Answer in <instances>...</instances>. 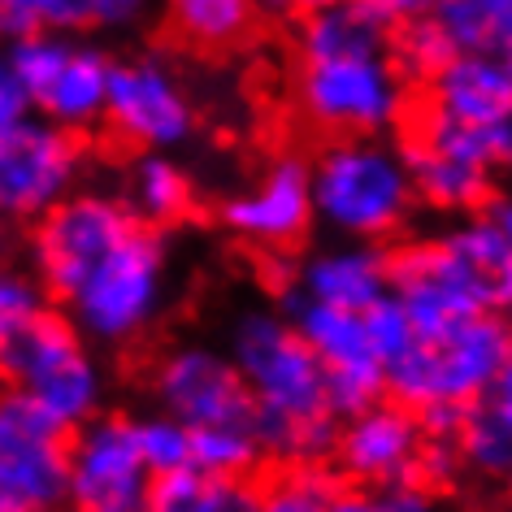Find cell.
I'll list each match as a JSON object with an SVG mask.
<instances>
[{
    "label": "cell",
    "instance_id": "obj_8",
    "mask_svg": "<svg viewBox=\"0 0 512 512\" xmlns=\"http://www.w3.org/2000/svg\"><path fill=\"white\" fill-rule=\"evenodd\" d=\"M5 48L35 118L83 139L105 126L113 61L118 57L96 48L87 35H61V31H40Z\"/></svg>",
    "mask_w": 512,
    "mask_h": 512
},
{
    "label": "cell",
    "instance_id": "obj_22",
    "mask_svg": "<svg viewBox=\"0 0 512 512\" xmlns=\"http://www.w3.org/2000/svg\"><path fill=\"white\" fill-rule=\"evenodd\" d=\"M261 14V0H161V18L170 35L204 57L243 48L261 27Z\"/></svg>",
    "mask_w": 512,
    "mask_h": 512
},
{
    "label": "cell",
    "instance_id": "obj_27",
    "mask_svg": "<svg viewBox=\"0 0 512 512\" xmlns=\"http://www.w3.org/2000/svg\"><path fill=\"white\" fill-rule=\"evenodd\" d=\"M430 18L456 53H495L512 22V0H439Z\"/></svg>",
    "mask_w": 512,
    "mask_h": 512
},
{
    "label": "cell",
    "instance_id": "obj_35",
    "mask_svg": "<svg viewBox=\"0 0 512 512\" xmlns=\"http://www.w3.org/2000/svg\"><path fill=\"white\" fill-rule=\"evenodd\" d=\"M369 9H374V14L387 22V27H408V22H421V18H430L434 14V5H439V0H365Z\"/></svg>",
    "mask_w": 512,
    "mask_h": 512
},
{
    "label": "cell",
    "instance_id": "obj_28",
    "mask_svg": "<svg viewBox=\"0 0 512 512\" xmlns=\"http://www.w3.org/2000/svg\"><path fill=\"white\" fill-rule=\"evenodd\" d=\"M335 491L330 465H278L274 478L256 486V512H326Z\"/></svg>",
    "mask_w": 512,
    "mask_h": 512
},
{
    "label": "cell",
    "instance_id": "obj_30",
    "mask_svg": "<svg viewBox=\"0 0 512 512\" xmlns=\"http://www.w3.org/2000/svg\"><path fill=\"white\" fill-rule=\"evenodd\" d=\"M135 421H139V447H144L152 473H174L191 465V430L178 417L148 408V413H135Z\"/></svg>",
    "mask_w": 512,
    "mask_h": 512
},
{
    "label": "cell",
    "instance_id": "obj_14",
    "mask_svg": "<svg viewBox=\"0 0 512 512\" xmlns=\"http://www.w3.org/2000/svg\"><path fill=\"white\" fill-rule=\"evenodd\" d=\"M83 135L31 118L0 135V226H35L83 187Z\"/></svg>",
    "mask_w": 512,
    "mask_h": 512
},
{
    "label": "cell",
    "instance_id": "obj_11",
    "mask_svg": "<svg viewBox=\"0 0 512 512\" xmlns=\"http://www.w3.org/2000/svg\"><path fill=\"white\" fill-rule=\"evenodd\" d=\"M148 404L178 417L187 430L209 426H256V408L235 356L222 343H170L152 356L144 374Z\"/></svg>",
    "mask_w": 512,
    "mask_h": 512
},
{
    "label": "cell",
    "instance_id": "obj_6",
    "mask_svg": "<svg viewBox=\"0 0 512 512\" xmlns=\"http://www.w3.org/2000/svg\"><path fill=\"white\" fill-rule=\"evenodd\" d=\"M174 296V252L165 230L135 226L79 287L61 313L96 343L100 352H131L165 322Z\"/></svg>",
    "mask_w": 512,
    "mask_h": 512
},
{
    "label": "cell",
    "instance_id": "obj_4",
    "mask_svg": "<svg viewBox=\"0 0 512 512\" xmlns=\"http://www.w3.org/2000/svg\"><path fill=\"white\" fill-rule=\"evenodd\" d=\"M309 170L317 226L330 239L395 248L413 235L421 200L400 135L322 139V148L309 157Z\"/></svg>",
    "mask_w": 512,
    "mask_h": 512
},
{
    "label": "cell",
    "instance_id": "obj_10",
    "mask_svg": "<svg viewBox=\"0 0 512 512\" xmlns=\"http://www.w3.org/2000/svg\"><path fill=\"white\" fill-rule=\"evenodd\" d=\"M200 105L183 70L161 53H126L113 61L105 131L131 152H183L196 139Z\"/></svg>",
    "mask_w": 512,
    "mask_h": 512
},
{
    "label": "cell",
    "instance_id": "obj_44",
    "mask_svg": "<svg viewBox=\"0 0 512 512\" xmlns=\"http://www.w3.org/2000/svg\"><path fill=\"white\" fill-rule=\"evenodd\" d=\"M239 512H256V491H252V504H243Z\"/></svg>",
    "mask_w": 512,
    "mask_h": 512
},
{
    "label": "cell",
    "instance_id": "obj_5",
    "mask_svg": "<svg viewBox=\"0 0 512 512\" xmlns=\"http://www.w3.org/2000/svg\"><path fill=\"white\" fill-rule=\"evenodd\" d=\"M512 356V326L499 313L439 330H417V339L387 365V395L417 408L426 430H456L469 408L495 395V382Z\"/></svg>",
    "mask_w": 512,
    "mask_h": 512
},
{
    "label": "cell",
    "instance_id": "obj_15",
    "mask_svg": "<svg viewBox=\"0 0 512 512\" xmlns=\"http://www.w3.org/2000/svg\"><path fill=\"white\" fill-rule=\"evenodd\" d=\"M426 443L430 430L417 408L400 404L395 395H382V400L343 417L335 452H330V469L348 486L391 491V486L417 482Z\"/></svg>",
    "mask_w": 512,
    "mask_h": 512
},
{
    "label": "cell",
    "instance_id": "obj_9",
    "mask_svg": "<svg viewBox=\"0 0 512 512\" xmlns=\"http://www.w3.org/2000/svg\"><path fill=\"white\" fill-rule=\"evenodd\" d=\"M135 213L126 209L118 187H79L74 196H66L57 209H48L40 222L31 226L27 256L31 270L44 283L48 300L66 304L70 291L96 270L118 243L131 235Z\"/></svg>",
    "mask_w": 512,
    "mask_h": 512
},
{
    "label": "cell",
    "instance_id": "obj_31",
    "mask_svg": "<svg viewBox=\"0 0 512 512\" xmlns=\"http://www.w3.org/2000/svg\"><path fill=\"white\" fill-rule=\"evenodd\" d=\"M395 57H400V66L408 70V79H413L421 92V83L456 57V48L434 27V18H421V22H408V27L395 31Z\"/></svg>",
    "mask_w": 512,
    "mask_h": 512
},
{
    "label": "cell",
    "instance_id": "obj_40",
    "mask_svg": "<svg viewBox=\"0 0 512 512\" xmlns=\"http://www.w3.org/2000/svg\"><path fill=\"white\" fill-rule=\"evenodd\" d=\"M491 404L512 421V356H508V365H504V374H499L495 382V395H491Z\"/></svg>",
    "mask_w": 512,
    "mask_h": 512
},
{
    "label": "cell",
    "instance_id": "obj_24",
    "mask_svg": "<svg viewBox=\"0 0 512 512\" xmlns=\"http://www.w3.org/2000/svg\"><path fill=\"white\" fill-rule=\"evenodd\" d=\"M252 491L256 486L239 478H217V473L187 465L152 478L144 512H239L243 504H252Z\"/></svg>",
    "mask_w": 512,
    "mask_h": 512
},
{
    "label": "cell",
    "instance_id": "obj_36",
    "mask_svg": "<svg viewBox=\"0 0 512 512\" xmlns=\"http://www.w3.org/2000/svg\"><path fill=\"white\" fill-rule=\"evenodd\" d=\"M326 512H387V495L382 491H369V486H348L339 482L335 499H330Z\"/></svg>",
    "mask_w": 512,
    "mask_h": 512
},
{
    "label": "cell",
    "instance_id": "obj_43",
    "mask_svg": "<svg viewBox=\"0 0 512 512\" xmlns=\"http://www.w3.org/2000/svg\"><path fill=\"white\" fill-rule=\"evenodd\" d=\"M66 512H109V508H79V504H70Z\"/></svg>",
    "mask_w": 512,
    "mask_h": 512
},
{
    "label": "cell",
    "instance_id": "obj_39",
    "mask_svg": "<svg viewBox=\"0 0 512 512\" xmlns=\"http://www.w3.org/2000/svg\"><path fill=\"white\" fill-rule=\"evenodd\" d=\"M486 217H491L495 230L504 235V243L512 248V187H499V191H495L491 204H486Z\"/></svg>",
    "mask_w": 512,
    "mask_h": 512
},
{
    "label": "cell",
    "instance_id": "obj_18",
    "mask_svg": "<svg viewBox=\"0 0 512 512\" xmlns=\"http://www.w3.org/2000/svg\"><path fill=\"white\" fill-rule=\"evenodd\" d=\"M287 291L335 309H374L391 296V248L382 243H356V239H330L322 248H309L296 256Z\"/></svg>",
    "mask_w": 512,
    "mask_h": 512
},
{
    "label": "cell",
    "instance_id": "obj_29",
    "mask_svg": "<svg viewBox=\"0 0 512 512\" xmlns=\"http://www.w3.org/2000/svg\"><path fill=\"white\" fill-rule=\"evenodd\" d=\"M48 291L44 283L35 278V270H18L14 261H0V348L27 330L35 317L48 309Z\"/></svg>",
    "mask_w": 512,
    "mask_h": 512
},
{
    "label": "cell",
    "instance_id": "obj_41",
    "mask_svg": "<svg viewBox=\"0 0 512 512\" xmlns=\"http://www.w3.org/2000/svg\"><path fill=\"white\" fill-rule=\"evenodd\" d=\"M495 313L504 317V322L512 326V261H508V270L499 274V296H495Z\"/></svg>",
    "mask_w": 512,
    "mask_h": 512
},
{
    "label": "cell",
    "instance_id": "obj_13",
    "mask_svg": "<svg viewBox=\"0 0 512 512\" xmlns=\"http://www.w3.org/2000/svg\"><path fill=\"white\" fill-rule=\"evenodd\" d=\"M70 508V430L0 387V512Z\"/></svg>",
    "mask_w": 512,
    "mask_h": 512
},
{
    "label": "cell",
    "instance_id": "obj_45",
    "mask_svg": "<svg viewBox=\"0 0 512 512\" xmlns=\"http://www.w3.org/2000/svg\"><path fill=\"white\" fill-rule=\"evenodd\" d=\"M504 491H508V499H512V473H508V482H504Z\"/></svg>",
    "mask_w": 512,
    "mask_h": 512
},
{
    "label": "cell",
    "instance_id": "obj_1",
    "mask_svg": "<svg viewBox=\"0 0 512 512\" xmlns=\"http://www.w3.org/2000/svg\"><path fill=\"white\" fill-rule=\"evenodd\" d=\"M291 105L322 139L404 135L417 83L395 57V27L365 0H339L296 22Z\"/></svg>",
    "mask_w": 512,
    "mask_h": 512
},
{
    "label": "cell",
    "instance_id": "obj_37",
    "mask_svg": "<svg viewBox=\"0 0 512 512\" xmlns=\"http://www.w3.org/2000/svg\"><path fill=\"white\" fill-rule=\"evenodd\" d=\"M161 0H109V31H126V27H139Z\"/></svg>",
    "mask_w": 512,
    "mask_h": 512
},
{
    "label": "cell",
    "instance_id": "obj_26",
    "mask_svg": "<svg viewBox=\"0 0 512 512\" xmlns=\"http://www.w3.org/2000/svg\"><path fill=\"white\" fill-rule=\"evenodd\" d=\"M270 460V447L261 439V426H209L191 430V465L217 478L248 482Z\"/></svg>",
    "mask_w": 512,
    "mask_h": 512
},
{
    "label": "cell",
    "instance_id": "obj_42",
    "mask_svg": "<svg viewBox=\"0 0 512 512\" xmlns=\"http://www.w3.org/2000/svg\"><path fill=\"white\" fill-rule=\"evenodd\" d=\"M499 57H504V66L512 70V22H508V31H504V40H499V48H495Z\"/></svg>",
    "mask_w": 512,
    "mask_h": 512
},
{
    "label": "cell",
    "instance_id": "obj_23",
    "mask_svg": "<svg viewBox=\"0 0 512 512\" xmlns=\"http://www.w3.org/2000/svg\"><path fill=\"white\" fill-rule=\"evenodd\" d=\"M40 31H109V0H0V44L27 40Z\"/></svg>",
    "mask_w": 512,
    "mask_h": 512
},
{
    "label": "cell",
    "instance_id": "obj_21",
    "mask_svg": "<svg viewBox=\"0 0 512 512\" xmlns=\"http://www.w3.org/2000/svg\"><path fill=\"white\" fill-rule=\"evenodd\" d=\"M118 191L135 222L152 230H174L196 213V183L178 152H135L122 170Z\"/></svg>",
    "mask_w": 512,
    "mask_h": 512
},
{
    "label": "cell",
    "instance_id": "obj_20",
    "mask_svg": "<svg viewBox=\"0 0 512 512\" xmlns=\"http://www.w3.org/2000/svg\"><path fill=\"white\" fill-rule=\"evenodd\" d=\"M404 152H408V165H413V183H417V200H421V213H434L443 222H456V217H473V213H486V204L499 191V178L478 165L465 152L447 148V144H434L426 135H413L404 131Z\"/></svg>",
    "mask_w": 512,
    "mask_h": 512
},
{
    "label": "cell",
    "instance_id": "obj_33",
    "mask_svg": "<svg viewBox=\"0 0 512 512\" xmlns=\"http://www.w3.org/2000/svg\"><path fill=\"white\" fill-rule=\"evenodd\" d=\"M382 495H387V512H460L452 491L434 482H404Z\"/></svg>",
    "mask_w": 512,
    "mask_h": 512
},
{
    "label": "cell",
    "instance_id": "obj_12",
    "mask_svg": "<svg viewBox=\"0 0 512 512\" xmlns=\"http://www.w3.org/2000/svg\"><path fill=\"white\" fill-rule=\"evenodd\" d=\"M217 222L235 243L270 256V261L300 252L317 230L309 157H296V152L270 157L248 183L226 191L217 204Z\"/></svg>",
    "mask_w": 512,
    "mask_h": 512
},
{
    "label": "cell",
    "instance_id": "obj_19",
    "mask_svg": "<svg viewBox=\"0 0 512 512\" xmlns=\"http://www.w3.org/2000/svg\"><path fill=\"white\" fill-rule=\"evenodd\" d=\"M417 105L460 126H491L512 113V70L499 53H456L421 83Z\"/></svg>",
    "mask_w": 512,
    "mask_h": 512
},
{
    "label": "cell",
    "instance_id": "obj_25",
    "mask_svg": "<svg viewBox=\"0 0 512 512\" xmlns=\"http://www.w3.org/2000/svg\"><path fill=\"white\" fill-rule=\"evenodd\" d=\"M452 443H456L465 478L495 482V486L508 482V473H512V421L499 413L491 400L469 408V413L456 421Z\"/></svg>",
    "mask_w": 512,
    "mask_h": 512
},
{
    "label": "cell",
    "instance_id": "obj_2",
    "mask_svg": "<svg viewBox=\"0 0 512 512\" xmlns=\"http://www.w3.org/2000/svg\"><path fill=\"white\" fill-rule=\"evenodd\" d=\"M226 348L248 382L256 426L278 465H330L343 408L322 361L283 304H248L230 317Z\"/></svg>",
    "mask_w": 512,
    "mask_h": 512
},
{
    "label": "cell",
    "instance_id": "obj_16",
    "mask_svg": "<svg viewBox=\"0 0 512 512\" xmlns=\"http://www.w3.org/2000/svg\"><path fill=\"white\" fill-rule=\"evenodd\" d=\"M152 478L135 413H100L70 434V504L144 512Z\"/></svg>",
    "mask_w": 512,
    "mask_h": 512
},
{
    "label": "cell",
    "instance_id": "obj_32",
    "mask_svg": "<svg viewBox=\"0 0 512 512\" xmlns=\"http://www.w3.org/2000/svg\"><path fill=\"white\" fill-rule=\"evenodd\" d=\"M365 326H369V339H374V348L382 361H395L408 343L417 339V326H413V317H408V309L395 296L387 300H378L374 309H365Z\"/></svg>",
    "mask_w": 512,
    "mask_h": 512
},
{
    "label": "cell",
    "instance_id": "obj_34",
    "mask_svg": "<svg viewBox=\"0 0 512 512\" xmlns=\"http://www.w3.org/2000/svg\"><path fill=\"white\" fill-rule=\"evenodd\" d=\"M31 118V100L22 92L18 74H14V61H9V48L0 44V135L14 131L18 122Z\"/></svg>",
    "mask_w": 512,
    "mask_h": 512
},
{
    "label": "cell",
    "instance_id": "obj_7",
    "mask_svg": "<svg viewBox=\"0 0 512 512\" xmlns=\"http://www.w3.org/2000/svg\"><path fill=\"white\" fill-rule=\"evenodd\" d=\"M0 387L27 395L40 413H48L70 434L92 417L109 413L105 356L61 309H44L0 348Z\"/></svg>",
    "mask_w": 512,
    "mask_h": 512
},
{
    "label": "cell",
    "instance_id": "obj_38",
    "mask_svg": "<svg viewBox=\"0 0 512 512\" xmlns=\"http://www.w3.org/2000/svg\"><path fill=\"white\" fill-rule=\"evenodd\" d=\"M265 5V14H278V18H309L317 14V9H326V5H339V0H261Z\"/></svg>",
    "mask_w": 512,
    "mask_h": 512
},
{
    "label": "cell",
    "instance_id": "obj_3",
    "mask_svg": "<svg viewBox=\"0 0 512 512\" xmlns=\"http://www.w3.org/2000/svg\"><path fill=\"white\" fill-rule=\"evenodd\" d=\"M512 248L486 213L443 222L430 235H408L391 248V296L404 304L417 330L495 313L499 274Z\"/></svg>",
    "mask_w": 512,
    "mask_h": 512
},
{
    "label": "cell",
    "instance_id": "obj_17",
    "mask_svg": "<svg viewBox=\"0 0 512 512\" xmlns=\"http://www.w3.org/2000/svg\"><path fill=\"white\" fill-rule=\"evenodd\" d=\"M283 309L291 313L296 330L317 352L343 417L387 395V361L378 356L374 339H369L365 313L335 309V304L296 296V291H283Z\"/></svg>",
    "mask_w": 512,
    "mask_h": 512
}]
</instances>
